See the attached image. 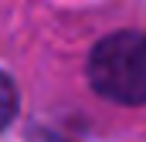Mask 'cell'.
<instances>
[{
    "instance_id": "cell-1",
    "label": "cell",
    "mask_w": 146,
    "mask_h": 142,
    "mask_svg": "<svg viewBox=\"0 0 146 142\" xmlns=\"http://www.w3.org/2000/svg\"><path fill=\"white\" fill-rule=\"evenodd\" d=\"M92 88L119 105H146V34L119 31L102 37L88 54Z\"/></svg>"
},
{
    "instance_id": "cell-2",
    "label": "cell",
    "mask_w": 146,
    "mask_h": 142,
    "mask_svg": "<svg viewBox=\"0 0 146 142\" xmlns=\"http://www.w3.org/2000/svg\"><path fill=\"white\" fill-rule=\"evenodd\" d=\"M14 115H17V88H14L10 78L0 71V132L10 125Z\"/></svg>"
}]
</instances>
